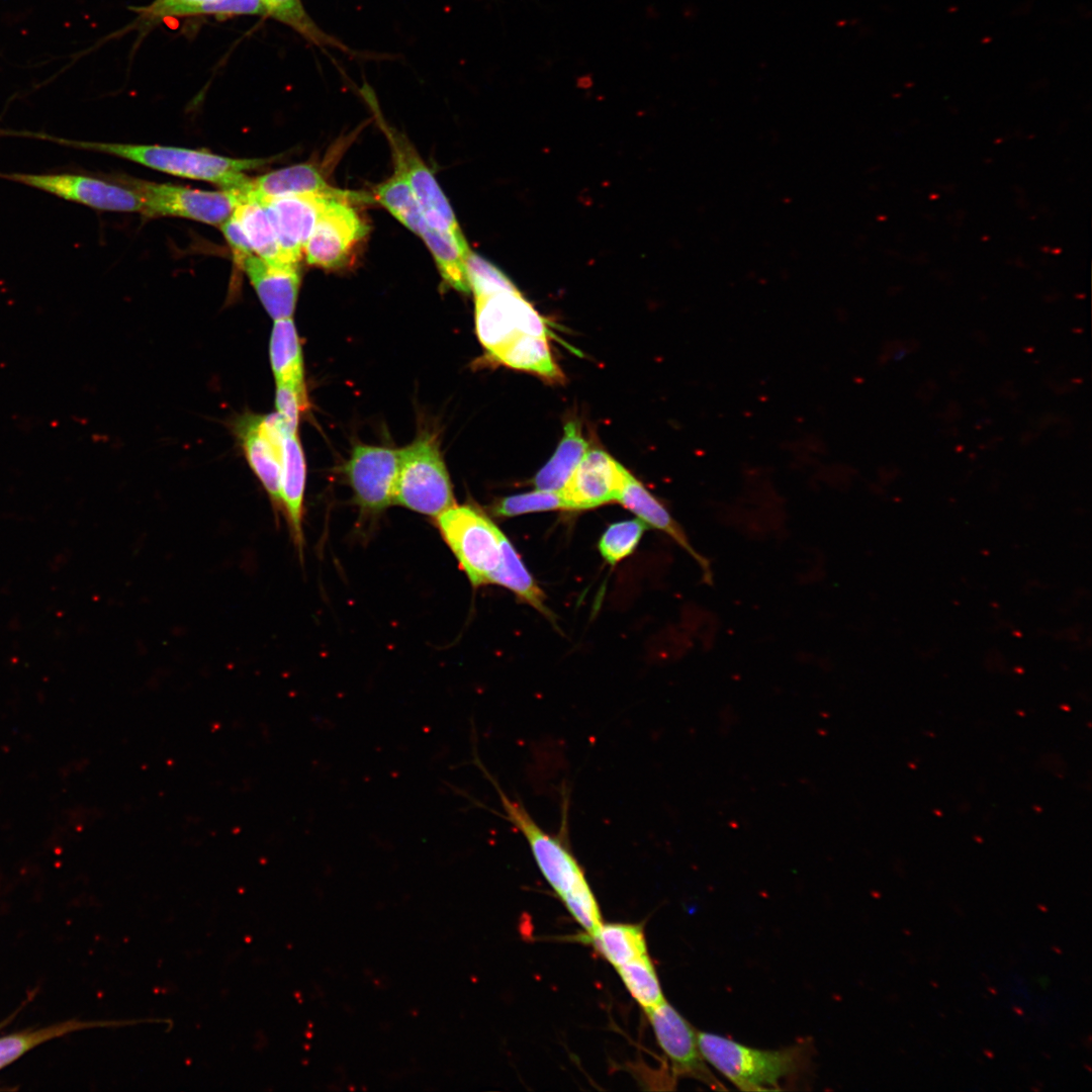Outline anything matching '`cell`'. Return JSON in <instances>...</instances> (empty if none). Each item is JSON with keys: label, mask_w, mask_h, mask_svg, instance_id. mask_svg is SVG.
<instances>
[{"label": "cell", "mask_w": 1092, "mask_h": 1092, "mask_svg": "<svg viewBox=\"0 0 1092 1092\" xmlns=\"http://www.w3.org/2000/svg\"><path fill=\"white\" fill-rule=\"evenodd\" d=\"M485 774L497 791L505 818L523 835L542 876L567 910L594 901L596 897L583 870L566 842L545 831L521 802L509 798Z\"/></svg>", "instance_id": "3957f363"}, {"label": "cell", "mask_w": 1092, "mask_h": 1092, "mask_svg": "<svg viewBox=\"0 0 1092 1092\" xmlns=\"http://www.w3.org/2000/svg\"><path fill=\"white\" fill-rule=\"evenodd\" d=\"M206 0H155L146 7L134 8L143 18L155 19L169 17L175 9L197 4Z\"/></svg>", "instance_id": "d590c367"}, {"label": "cell", "mask_w": 1092, "mask_h": 1092, "mask_svg": "<svg viewBox=\"0 0 1092 1092\" xmlns=\"http://www.w3.org/2000/svg\"><path fill=\"white\" fill-rule=\"evenodd\" d=\"M656 1040L669 1060L673 1073L698 1080L714 1090H725L709 1069L692 1024L666 1000L645 1011Z\"/></svg>", "instance_id": "8fae6325"}, {"label": "cell", "mask_w": 1092, "mask_h": 1092, "mask_svg": "<svg viewBox=\"0 0 1092 1092\" xmlns=\"http://www.w3.org/2000/svg\"><path fill=\"white\" fill-rule=\"evenodd\" d=\"M262 1L265 5L267 15L291 25L300 33L311 39L316 40L322 35L305 13L300 0Z\"/></svg>", "instance_id": "836d02e7"}, {"label": "cell", "mask_w": 1092, "mask_h": 1092, "mask_svg": "<svg viewBox=\"0 0 1092 1092\" xmlns=\"http://www.w3.org/2000/svg\"><path fill=\"white\" fill-rule=\"evenodd\" d=\"M369 226L350 202L324 197L304 248L309 265L326 269L344 266Z\"/></svg>", "instance_id": "9c48e42d"}, {"label": "cell", "mask_w": 1092, "mask_h": 1092, "mask_svg": "<svg viewBox=\"0 0 1092 1092\" xmlns=\"http://www.w3.org/2000/svg\"><path fill=\"white\" fill-rule=\"evenodd\" d=\"M509 367L559 380L562 373L553 360L546 337L523 334L490 355Z\"/></svg>", "instance_id": "44dd1931"}, {"label": "cell", "mask_w": 1092, "mask_h": 1092, "mask_svg": "<svg viewBox=\"0 0 1092 1092\" xmlns=\"http://www.w3.org/2000/svg\"><path fill=\"white\" fill-rule=\"evenodd\" d=\"M437 518L438 528L474 586L488 583L502 557L503 532L481 511L452 506Z\"/></svg>", "instance_id": "5b68a950"}, {"label": "cell", "mask_w": 1092, "mask_h": 1092, "mask_svg": "<svg viewBox=\"0 0 1092 1092\" xmlns=\"http://www.w3.org/2000/svg\"><path fill=\"white\" fill-rule=\"evenodd\" d=\"M628 470L601 449L586 451L561 491L567 510H588L617 500Z\"/></svg>", "instance_id": "5bb4252c"}, {"label": "cell", "mask_w": 1092, "mask_h": 1092, "mask_svg": "<svg viewBox=\"0 0 1092 1092\" xmlns=\"http://www.w3.org/2000/svg\"><path fill=\"white\" fill-rule=\"evenodd\" d=\"M374 198L419 237L431 226L404 177L394 174L374 189Z\"/></svg>", "instance_id": "4316f807"}, {"label": "cell", "mask_w": 1092, "mask_h": 1092, "mask_svg": "<svg viewBox=\"0 0 1092 1092\" xmlns=\"http://www.w3.org/2000/svg\"><path fill=\"white\" fill-rule=\"evenodd\" d=\"M6 1022H7V1020H5L4 1022L0 1023V1028H1V1026H2V1025H4V1024H5Z\"/></svg>", "instance_id": "8d00e7d4"}, {"label": "cell", "mask_w": 1092, "mask_h": 1092, "mask_svg": "<svg viewBox=\"0 0 1092 1092\" xmlns=\"http://www.w3.org/2000/svg\"><path fill=\"white\" fill-rule=\"evenodd\" d=\"M465 266L470 291L474 297L518 290L499 269L471 250L465 258Z\"/></svg>", "instance_id": "f546056e"}, {"label": "cell", "mask_w": 1092, "mask_h": 1092, "mask_svg": "<svg viewBox=\"0 0 1092 1092\" xmlns=\"http://www.w3.org/2000/svg\"><path fill=\"white\" fill-rule=\"evenodd\" d=\"M379 122L390 143L395 172L400 173L408 183L428 223L451 237L463 251L468 252L470 248L453 209L430 169L402 133L384 120L379 119Z\"/></svg>", "instance_id": "8992f818"}, {"label": "cell", "mask_w": 1092, "mask_h": 1092, "mask_svg": "<svg viewBox=\"0 0 1092 1092\" xmlns=\"http://www.w3.org/2000/svg\"><path fill=\"white\" fill-rule=\"evenodd\" d=\"M588 443L581 435L575 421L564 427L563 437L550 460L537 472L534 484L537 489L561 491L585 454Z\"/></svg>", "instance_id": "ffe728a7"}, {"label": "cell", "mask_w": 1092, "mask_h": 1092, "mask_svg": "<svg viewBox=\"0 0 1092 1092\" xmlns=\"http://www.w3.org/2000/svg\"><path fill=\"white\" fill-rule=\"evenodd\" d=\"M558 509H566L560 492L537 489L528 493L504 497L495 504L492 511L499 517H515L522 514Z\"/></svg>", "instance_id": "4dcf8cb0"}, {"label": "cell", "mask_w": 1092, "mask_h": 1092, "mask_svg": "<svg viewBox=\"0 0 1092 1092\" xmlns=\"http://www.w3.org/2000/svg\"><path fill=\"white\" fill-rule=\"evenodd\" d=\"M393 503L431 517H438L455 505L449 474L435 436L423 435L399 449Z\"/></svg>", "instance_id": "277c9868"}, {"label": "cell", "mask_w": 1092, "mask_h": 1092, "mask_svg": "<svg viewBox=\"0 0 1092 1092\" xmlns=\"http://www.w3.org/2000/svg\"><path fill=\"white\" fill-rule=\"evenodd\" d=\"M196 14H266L262 0H206L197 4L175 9L170 16H188Z\"/></svg>", "instance_id": "1f68e13d"}, {"label": "cell", "mask_w": 1092, "mask_h": 1092, "mask_svg": "<svg viewBox=\"0 0 1092 1092\" xmlns=\"http://www.w3.org/2000/svg\"><path fill=\"white\" fill-rule=\"evenodd\" d=\"M248 463L267 492L277 517L281 511L280 483L284 432L277 414L251 418L240 428Z\"/></svg>", "instance_id": "9a60e30c"}, {"label": "cell", "mask_w": 1092, "mask_h": 1092, "mask_svg": "<svg viewBox=\"0 0 1092 1092\" xmlns=\"http://www.w3.org/2000/svg\"><path fill=\"white\" fill-rule=\"evenodd\" d=\"M0 178L98 210L119 212H143L144 210L142 197L131 188L82 174L0 173Z\"/></svg>", "instance_id": "52a82bcc"}, {"label": "cell", "mask_w": 1092, "mask_h": 1092, "mask_svg": "<svg viewBox=\"0 0 1092 1092\" xmlns=\"http://www.w3.org/2000/svg\"><path fill=\"white\" fill-rule=\"evenodd\" d=\"M399 450L356 445L345 466L357 505L364 513L378 514L393 503Z\"/></svg>", "instance_id": "7c38bea8"}, {"label": "cell", "mask_w": 1092, "mask_h": 1092, "mask_svg": "<svg viewBox=\"0 0 1092 1092\" xmlns=\"http://www.w3.org/2000/svg\"><path fill=\"white\" fill-rule=\"evenodd\" d=\"M588 937L598 952L615 969L647 953L643 929L637 924H602Z\"/></svg>", "instance_id": "603a6c76"}, {"label": "cell", "mask_w": 1092, "mask_h": 1092, "mask_svg": "<svg viewBox=\"0 0 1092 1092\" xmlns=\"http://www.w3.org/2000/svg\"><path fill=\"white\" fill-rule=\"evenodd\" d=\"M644 530L645 524L641 520L610 525L599 541V550L604 559L614 565L629 556L637 547Z\"/></svg>", "instance_id": "f1b7e54d"}, {"label": "cell", "mask_w": 1092, "mask_h": 1092, "mask_svg": "<svg viewBox=\"0 0 1092 1092\" xmlns=\"http://www.w3.org/2000/svg\"><path fill=\"white\" fill-rule=\"evenodd\" d=\"M13 134L105 153L168 174L214 183L226 191H236L244 186L249 179L245 171L258 169L268 163L267 159H237L176 147L72 141L28 130H14Z\"/></svg>", "instance_id": "6da1fadb"}, {"label": "cell", "mask_w": 1092, "mask_h": 1092, "mask_svg": "<svg viewBox=\"0 0 1092 1092\" xmlns=\"http://www.w3.org/2000/svg\"><path fill=\"white\" fill-rule=\"evenodd\" d=\"M305 473V460L297 433L284 432L280 483L281 511L284 514L292 543L300 554L303 545Z\"/></svg>", "instance_id": "d6986e66"}, {"label": "cell", "mask_w": 1092, "mask_h": 1092, "mask_svg": "<svg viewBox=\"0 0 1092 1092\" xmlns=\"http://www.w3.org/2000/svg\"><path fill=\"white\" fill-rule=\"evenodd\" d=\"M275 402L282 430L297 433L299 415L307 404L305 387L276 382Z\"/></svg>", "instance_id": "d6a6232c"}, {"label": "cell", "mask_w": 1092, "mask_h": 1092, "mask_svg": "<svg viewBox=\"0 0 1092 1092\" xmlns=\"http://www.w3.org/2000/svg\"><path fill=\"white\" fill-rule=\"evenodd\" d=\"M616 970L631 996L644 1011L665 1001L654 964L648 953L625 963Z\"/></svg>", "instance_id": "83f0119b"}, {"label": "cell", "mask_w": 1092, "mask_h": 1092, "mask_svg": "<svg viewBox=\"0 0 1092 1092\" xmlns=\"http://www.w3.org/2000/svg\"><path fill=\"white\" fill-rule=\"evenodd\" d=\"M626 509L634 513L643 523L663 531L671 537L701 567L706 583H713L710 562L699 554L691 545L680 525L671 517L666 508L658 502L630 472L617 499Z\"/></svg>", "instance_id": "ac0fdd59"}, {"label": "cell", "mask_w": 1092, "mask_h": 1092, "mask_svg": "<svg viewBox=\"0 0 1092 1092\" xmlns=\"http://www.w3.org/2000/svg\"><path fill=\"white\" fill-rule=\"evenodd\" d=\"M323 198L318 195H296L257 201L268 214L287 263L298 265L314 228Z\"/></svg>", "instance_id": "2e32d148"}, {"label": "cell", "mask_w": 1092, "mask_h": 1092, "mask_svg": "<svg viewBox=\"0 0 1092 1092\" xmlns=\"http://www.w3.org/2000/svg\"><path fill=\"white\" fill-rule=\"evenodd\" d=\"M238 203L296 195H318L353 202H369L367 194L342 190L328 184L313 164L302 163L248 179L238 191H230Z\"/></svg>", "instance_id": "4fadbf2b"}, {"label": "cell", "mask_w": 1092, "mask_h": 1092, "mask_svg": "<svg viewBox=\"0 0 1092 1092\" xmlns=\"http://www.w3.org/2000/svg\"><path fill=\"white\" fill-rule=\"evenodd\" d=\"M474 298L476 334L489 356L520 335L546 337L543 317L519 290Z\"/></svg>", "instance_id": "30bf717a"}, {"label": "cell", "mask_w": 1092, "mask_h": 1092, "mask_svg": "<svg viewBox=\"0 0 1092 1092\" xmlns=\"http://www.w3.org/2000/svg\"><path fill=\"white\" fill-rule=\"evenodd\" d=\"M500 545V562L495 571L491 574L488 583L499 584L509 588L515 593L520 600H523L538 611L549 616L550 612L544 604L545 597L543 592L537 585L519 554L516 552V549L504 533Z\"/></svg>", "instance_id": "cb8c5ba5"}, {"label": "cell", "mask_w": 1092, "mask_h": 1092, "mask_svg": "<svg viewBox=\"0 0 1092 1092\" xmlns=\"http://www.w3.org/2000/svg\"><path fill=\"white\" fill-rule=\"evenodd\" d=\"M233 214L239 220L256 256L270 264H290L283 259L275 231L261 203L254 200L239 202Z\"/></svg>", "instance_id": "d4e9b609"}, {"label": "cell", "mask_w": 1092, "mask_h": 1092, "mask_svg": "<svg viewBox=\"0 0 1092 1092\" xmlns=\"http://www.w3.org/2000/svg\"><path fill=\"white\" fill-rule=\"evenodd\" d=\"M700 1051L708 1063L742 1091L782 1090L806 1073L813 1056L807 1039L779 1050L751 1048L720 1034L698 1031Z\"/></svg>", "instance_id": "7a4b0ae2"}, {"label": "cell", "mask_w": 1092, "mask_h": 1092, "mask_svg": "<svg viewBox=\"0 0 1092 1092\" xmlns=\"http://www.w3.org/2000/svg\"><path fill=\"white\" fill-rule=\"evenodd\" d=\"M242 268L269 315L291 317L300 286L298 265L270 264L252 254Z\"/></svg>", "instance_id": "e0dca14e"}, {"label": "cell", "mask_w": 1092, "mask_h": 1092, "mask_svg": "<svg viewBox=\"0 0 1092 1092\" xmlns=\"http://www.w3.org/2000/svg\"><path fill=\"white\" fill-rule=\"evenodd\" d=\"M126 184L142 197L147 216H179L220 225L238 203L226 190H197L130 178Z\"/></svg>", "instance_id": "ba28073f"}, {"label": "cell", "mask_w": 1092, "mask_h": 1092, "mask_svg": "<svg viewBox=\"0 0 1092 1092\" xmlns=\"http://www.w3.org/2000/svg\"><path fill=\"white\" fill-rule=\"evenodd\" d=\"M270 362L276 382L305 387L300 343L291 317L274 320Z\"/></svg>", "instance_id": "7402d4cb"}, {"label": "cell", "mask_w": 1092, "mask_h": 1092, "mask_svg": "<svg viewBox=\"0 0 1092 1092\" xmlns=\"http://www.w3.org/2000/svg\"><path fill=\"white\" fill-rule=\"evenodd\" d=\"M114 1021H80L76 1019L29 1029L0 1037V1070L35 1046L65 1034L93 1027L120 1025Z\"/></svg>", "instance_id": "484cf974"}, {"label": "cell", "mask_w": 1092, "mask_h": 1092, "mask_svg": "<svg viewBox=\"0 0 1092 1092\" xmlns=\"http://www.w3.org/2000/svg\"><path fill=\"white\" fill-rule=\"evenodd\" d=\"M220 229L232 250L236 264L242 267L244 261L253 254V250L239 220L232 213L220 224Z\"/></svg>", "instance_id": "e575fe53"}]
</instances>
